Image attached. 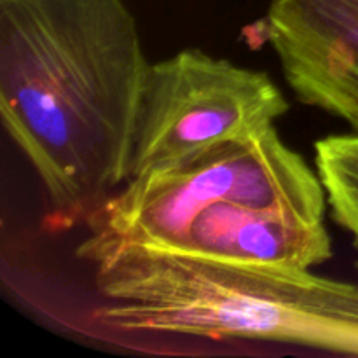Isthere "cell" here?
Instances as JSON below:
<instances>
[{"instance_id":"cell-1","label":"cell","mask_w":358,"mask_h":358,"mask_svg":"<svg viewBox=\"0 0 358 358\" xmlns=\"http://www.w3.org/2000/svg\"><path fill=\"white\" fill-rule=\"evenodd\" d=\"M149 66L126 0H0V114L44 184L49 233L129 180Z\"/></svg>"},{"instance_id":"cell-2","label":"cell","mask_w":358,"mask_h":358,"mask_svg":"<svg viewBox=\"0 0 358 358\" xmlns=\"http://www.w3.org/2000/svg\"><path fill=\"white\" fill-rule=\"evenodd\" d=\"M94 266L112 304L94 320L122 332L262 339L358 357V285L311 269L129 247Z\"/></svg>"},{"instance_id":"cell-3","label":"cell","mask_w":358,"mask_h":358,"mask_svg":"<svg viewBox=\"0 0 358 358\" xmlns=\"http://www.w3.org/2000/svg\"><path fill=\"white\" fill-rule=\"evenodd\" d=\"M224 201L310 220H324L329 206L317 170L273 126L129 178L87 220L90 234L76 254L96 264L129 247L175 250L192 220Z\"/></svg>"},{"instance_id":"cell-4","label":"cell","mask_w":358,"mask_h":358,"mask_svg":"<svg viewBox=\"0 0 358 358\" xmlns=\"http://www.w3.org/2000/svg\"><path fill=\"white\" fill-rule=\"evenodd\" d=\"M289 108L268 73L201 49L150 63L129 178L206 147L259 135Z\"/></svg>"},{"instance_id":"cell-5","label":"cell","mask_w":358,"mask_h":358,"mask_svg":"<svg viewBox=\"0 0 358 358\" xmlns=\"http://www.w3.org/2000/svg\"><path fill=\"white\" fill-rule=\"evenodd\" d=\"M264 30L297 100L358 133V0H271Z\"/></svg>"},{"instance_id":"cell-6","label":"cell","mask_w":358,"mask_h":358,"mask_svg":"<svg viewBox=\"0 0 358 358\" xmlns=\"http://www.w3.org/2000/svg\"><path fill=\"white\" fill-rule=\"evenodd\" d=\"M171 252L311 269L332 257V240L324 220L224 201L203 210Z\"/></svg>"},{"instance_id":"cell-7","label":"cell","mask_w":358,"mask_h":358,"mask_svg":"<svg viewBox=\"0 0 358 358\" xmlns=\"http://www.w3.org/2000/svg\"><path fill=\"white\" fill-rule=\"evenodd\" d=\"M315 170L325 189L332 219L350 234L358 255V133L317 140Z\"/></svg>"}]
</instances>
